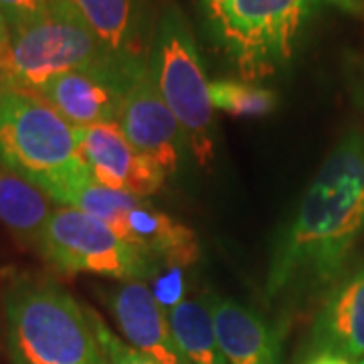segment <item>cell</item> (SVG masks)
I'll use <instances>...</instances> for the list:
<instances>
[{
  "label": "cell",
  "instance_id": "15",
  "mask_svg": "<svg viewBox=\"0 0 364 364\" xmlns=\"http://www.w3.org/2000/svg\"><path fill=\"white\" fill-rule=\"evenodd\" d=\"M107 51L124 63L148 61L142 0H69Z\"/></svg>",
  "mask_w": 364,
  "mask_h": 364
},
{
  "label": "cell",
  "instance_id": "18",
  "mask_svg": "<svg viewBox=\"0 0 364 364\" xmlns=\"http://www.w3.org/2000/svg\"><path fill=\"white\" fill-rule=\"evenodd\" d=\"M208 91L213 107L231 116H265L277 105V95L272 90L241 79L210 81Z\"/></svg>",
  "mask_w": 364,
  "mask_h": 364
},
{
  "label": "cell",
  "instance_id": "6",
  "mask_svg": "<svg viewBox=\"0 0 364 364\" xmlns=\"http://www.w3.org/2000/svg\"><path fill=\"white\" fill-rule=\"evenodd\" d=\"M318 0H231L210 33L245 81L269 77L294 59Z\"/></svg>",
  "mask_w": 364,
  "mask_h": 364
},
{
  "label": "cell",
  "instance_id": "25",
  "mask_svg": "<svg viewBox=\"0 0 364 364\" xmlns=\"http://www.w3.org/2000/svg\"><path fill=\"white\" fill-rule=\"evenodd\" d=\"M14 91V85L11 77H9V73H6V69L2 67L0 63V107L4 105V102L9 100V95Z\"/></svg>",
  "mask_w": 364,
  "mask_h": 364
},
{
  "label": "cell",
  "instance_id": "16",
  "mask_svg": "<svg viewBox=\"0 0 364 364\" xmlns=\"http://www.w3.org/2000/svg\"><path fill=\"white\" fill-rule=\"evenodd\" d=\"M51 198L35 184L0 164V223L37 241L53 213Z\"/></svg>",
  "mask_w": 364,
  "mask_h": 364
},
{
  "label": "cell",
  "instance_id": "17",
  "mask_svg": "<svg viewBox=\"0 0 364 364\" xmlns=\"http://www.w3.org/2000/svg\"><path fill=\"white\" fill-rule=\"evenodd\" d=\"M168 314L172 334L188 364H229L217 340L207 304L198 299H181Z\"/></svg>",
  "mask_w": 364,
  "mask_h": 364
},
{
  "label": "cell",
  "instance_id": "4",
  "mask_svg": "<svg viewBox=\"0 0 364 364\" xmlns=\"http://www.w3.org/2000/svg\"><path fill=\"white\" fill-rule=\"evenodd\" d=\"M148 67L162 100L181 124L186 148H191L200 166H208L215 156L210 83L191 25L174 2H168L160 13L148 49Z\"/></svg>",
  "mask_w": 364,
  "mask_h": 364
},
{
  "label": "cell",
  "instance_id": "10",
  "mask_svg": "<svg viewBox=\"0 0 364 364\" xmlns=\"http://www.w3.org/2000/svg\"><path fill=\"white\" fill-rule=\"evenodd\" d=\"M136 67L69 71L49 79L35 93L73 128L117 124L124 105V93Z\"/></svg>",
  "mask_w": 364,
  "mask_h": 364
},
{
  "label": "cell",
  "instance_id": "5",
  "mask_svg": "<svg viewBox=\"0 0 364 364\" xmlns=\"http://www.w3.org/2000/svg\"><path fill=\"white\" fill-rule=\"evenodd\" d=\"M136 65L140 63H124L107 51L69 0H51L43 13L13 31L11 47L2 59L14 90L31 93L69 71Z\"/></svg>",
  "mask_w": 364,
  "mask_h": 364
},
{
  "label": "cell",
  "instance_id": "20",
  "mask_svg": "<svg viewBox=\"0 0 364 364\" xmlns=\"http://www.w3.org/2000/svg\"><path fill=\"white\" fill-rule=\"evenodd\" d=\"M51 0H0V9L6 16L11 31H16L41 14Z\"/></svg>",
  "mask_w": 364,
  "mask_h": 364
},
{
  "label": "cell",
  "instance_id": "14",
  "mask_svg": "<svg viewBox=\"0 0 364 364\" xmlns=\"http://www.w3.org/2000/svg\"><path fill=\"white\" fill-rule=\"evenodd\" d=\"M207 308L227 363L282 364V340L259 314L219 296H210Z\"/></svg>",
  "mask_w": 364,
  "mask_h": 364
},
{
  "label": "cell",
  "instance_id": "13",
  "mask_svg": "<svg viewBox=\"0 0 364 364\" xmlns=\"http://www.w3.org/2000/svg\"><path fill=\"white\" fill-rule=\"evenodd\" d=\"M130 346L156 364H188L172 334L168 314L144 282H122L107 298Z\"/></svg>",
  "mask_w": 364,
  "mask_h": 364
},
{
  "label": "cell",
  "instance_id": "24",
  "mask_svg": "<svg viewBox=\"0 0 364 364\" xmlns=\"http://www.w3.org/2000/svg\"><path fill=\"white\" fill-rule=\"evenodd\" d=\"M304 364H352L350 360L336 356V354H324V352H318V354H310V358Z\"/></svg>",
  "mask_w": 364,
  "mask_h": 364
},
{
  "label": "cell",
  "instance_id": "8",
  "mask_svg": "<svg viewBox=\"0 0 364 364\" xmlns=\"http://www.w3.org/2000/svg\"><path fill=\"white\" fill-rule=\"evenodd\" d=\"M61 207L79 208L104 221L122 241L156 261L186 267L198 259L195 231L158 210L148 198L119 193L91 178Z\"/></svg>",
  "mask_w": 364,
  "mask_h": 364
},
{
  "label": "cell",
  "instance_id": "19",
  "mask_svg": "<svg viewBox=\"0 0 364 364\" xmlns=\"http://www.w3.org/2000/svg\"><path fill=\"white\" fill-rule=\"evenodd\" d=\"M90 318L93 330H95V338H97L100 348L104 352L105 364H156L146 354L117 338L97 314L90 310Z\"/></svg>",
  "mask_w": 364,
  "mask_h": 364
},
{
  "label": "cell",
  "instance_id": "12",
  "mask_svg": "<svg viewBox=\"0 0 364 364\" xmlns=\"http://www.w3.org/2000/svg\"><path fill=\"white\" fill-rule=\"evenodd\" d=\"M312 354H336L364 364V259L346 267L328 287L314 316Z\"/></svg>",
  "mask_w": 364,
  "mask_h": 364
},
{
  "label": "cell",
  "instance_id": "9",
  "mask_svg": "<svg viewBox=\"0 0 364 364\" xmlns=\"http://www.w3.org/2000/svg\"><path fill=\"white\" fill-rule=\"evenodd\" d=\"M126 140L166 176L176 174L184 152V134L152 79L148 61L130 75L117 122Z\"/></svg>",
  "mask_w": 364,
  "mask_h": 364
},
{
  "label": "cell",
  "instance_id": "7",
  "mask_svg": "<svg viewBox=\"0 0 364 364\" xmlns=\"http://www.w3.org/2000/svg\"><path fill=\"white\" fill-rule=\"evenodd\" d=\"M45 259L69 273H95L122 282H142L158 261L122 241L104 221L73 207H55L37 237Z\"/></svg>",
  "mask_w": 364,
  "mask_h": 364
},
{
  "label": "cell",
  "instance_id": "2",
  "mask_svg": "<svg viewBox=\"0 0 364 364\" xmlns=\"http://www.w3.org/2000/svg\"><path fill=\"white\" fill-rule=\"evenodd\" d=\"M0 164L59 205L91 181L75 128L31 91L14 90L0 107Z\"/></svg>",
  "mask_w": 364,
  "mask_h": 364
},
{
  "label": "cell",
  "instance_id": "23",
  "mask_svg": "<svg viewBox=\"0 0 364 364\" xmlns=\"http://www.w3.org/2000/svg\"><path fill=\"white\" fill-rule=\"evenodd\" d=\"M11 37H13V31H11V25H9L6 16L2 13V9H0V63L6 57V53H9Z\"/></svg>",
  "mask_w": 364,
  "mask_h": 364
},
{
  "label": "cell",
  "instance_id": "3",
  "mask_svg": "<svg viewBox=\"0 0 364 364\" xmlns=\"http://www.w3.org/2000/svg\"><path fill=\"white\" fill-rule=\"evenodd\" d=\"M14 364H105L90 310L55 284H18L6 296Z\"/></svg>",
  "mask_w": 364,
  "mask_h": 364
},
{
  "label": "cell",
  "instance_id": "1",
  "mask_svg": "<svg viewBox=\"0 0 364 364\" xmlns=\"http://www.w3.org/2000/svg\"><path fill=\"white\" fill-rule=\"evenodd\" d=\"M364 235V134L348 132L328 154L294 217L277 235L265 275L269 301L326 294Z\"/></svg>",
  "mask_w": 364,
  "mask_h": 364
},
{
  "label": "cell",
  "instance_id": "22",
  "mask_svg": "<svg viewBox=\"0 0 364 364\" xmlns=\"http://www.w3.org/2000/svg\"><path fill=\"white\" fill-rule=\"evenodd\" d=\"M320 4L332 6L336 11L350 14V16H358L364 18V0H318Z\"/></svg>",
  "mask_w": 364,
  "mask_h": 364
},
{
  "label": "cell",
  "instance_id": "21",
  "mask_svg": "<svg viewBox=\"0 0 364 364\" xmlns=\"http://www.w3.org/2000/svg\"><path fill=\"white\" fill-rule=\"evenodd\" d=\"M229 2H231V0H198L200 11H203V16H205V23L208 25V31H210V33L215 31V26L219 25L225 9L229 6Z\"/></svg>",
  "mask_w": 364,
  "mask_h": 364
},
{
  "label": "cell",
  "instance_id": "11",
  "mask_svg": "<svg viewBox=\"0 0 364 364\" xmlns=\"http://www.w3.org/2000/svg\"><path fill=\"white\" fill-rule=\"evenodd\" d=\"M75 138L91 178L102 186L148 198L166 181V174L126 140L117 124L75 128Z\"/></svg>",
  "mask_w": 364,
  "mask_h": 364
}]
</instances>
